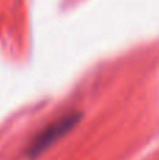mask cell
<instances>
[{
    "mask_svg": "<svg viewBox=\"0 0 159 160\" xmlns=\"http://www.w3.org/2000/svg\"><path fill=\"white\" fill-rule=\"evenodd\" d=\"M80 119V114L76 111H70V112H65L64 115L58 117L54 119L52 122L44 127L33 138L31 143L28 145V155L31 158L42 153L48 146L55 143L59 138L66 135L73 127L79 122Z\"/></svg>",
    "mask_w": 159,
    "mask_h": 160,
    "instance_id": "1",
    "label": "cell"
}]
</instances>
